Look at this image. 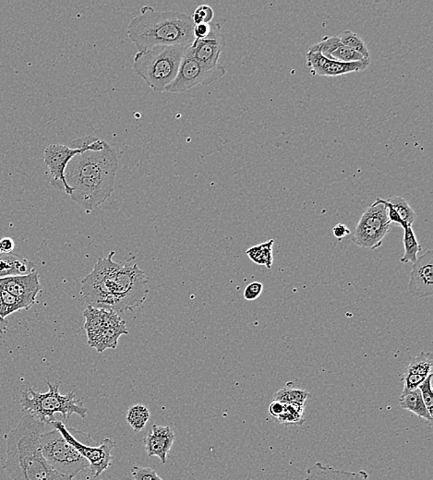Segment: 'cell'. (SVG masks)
I'll use <instances>...</instances> for the list:
<instances>
[{
  "label": "cell",
  "mask_w": 433,
  "mask_h": 480,
  "mask_svg": "<svg viewBox=\"0 0 433 480\" xmlns=\"http://www.w3.org/2000/svg\"><path fill=\"white\" fill-rule=\"evenodd\" d=\"M115 251L98 258L94 269L82 281L81 295L88 306L114 312L134 310L145 303L150 291L149 277L134 258L113 261Z\"/></svg>",
  "instance_id": "cell-1"
},
{
  "label": "cell",
  "mask_w": 433,
  "mask_h": 480,
  "mask_svg": "<svg viewBox=\"0 0 433 480\" xmlns=\"http://www.w3.org/2000/svg\"><path fill=\"white\" fill-rule=\"evenodd\" d=\"M118 169L115 149L97 138L88 149L74 156L66 168L71 200L87 214L92 213L112 195Z\"/></svg>",
  "instance_id": "cell-2"
},
{
  "label": "cell",
  "mask_w": 433,
  "mask_h": 480,
  "mask_svg": "<svg viewBox=\"0 0 433 480\" xmlns=\"http://www.w3.org/2000/svg\"><path fill=\"white\" fill-rule=\"evenodd\" d=\"M47 425L25 414L7 437L4 469L12 480H73L58 474L47 463L40 448V438Z\"/></svg>",
  "instance_id": "cell-3"
},
{
  "label": "cell",
  "mask_w": 433,
  "mask_h": 480,
  "mask_svg": "<svg viewBox=\"0 0 433 480\" xmlns=\"http://www.w3.org/2000/svg\"><path fill=\"white\" fill-rule=\"evenodd\" d=\"M194 23L190 15L180 12H159L153 7L140 8V15L131 21L127 36L138 51L158 46L191 45Z\"/></svg>",
  "instance_id": "cell-4"
},
{
  "label": "cell",
  "mask_w": 433,
  "mask_h": 480,
  "mask_svg": "<svg viewBox=\"0 0 433 480\" xmlns=\"http://www.w3.org/2000/svg\"><path fill=\"white\" fill-rule=\"evenodd\" d=\"M190 45L158 46L138 51L134 70L153 91L166 92L176 78L183 58Z\"/></svg>",
  "instance_id": "cell-5"
},
{
  "label": "cell",
  "mask_w": 433,
  "mask_h": 480,
  "mask_svg": "<svg viewBox=\"0 0 433 480\" xmlns=\"http://www.w3.org/2000/svg\"><path fill=\"white\" fill-rule=\"evenodd\" d=\"M47 386L49 392H36L31 387L21 392V407L23 413L49 426L57 420L55 414H60L65 422L73 414L82 418H86L88 409L84 407L82 399H77L75 392L63 395L60 392V383H47Z\"/></svg>",
  "instance_id": "cell-6"
},
{
  "label": "cell",
  "mask_w": 433,
  "mask_h": 480,
  "mask_svg": "<svg viewBox=\"0 0 433 480\" xmlns=\"http://www.w3.org/2000/svg\"><path fill=\"white\" fill-rule=\"evenodd\" d=\"M40 448L47 463L62 476L73 479L79 472L89 468L88 461L66 441L57 429L53 428L41 435Z\"/></svg>",
  "instance_id": "cell-7"
},
{
  "label": "cell",
  "mask_w": 433,
  "mask_h": 480,
  "mask_svg": "<svg viewBox=\"0 0 433 480\" xmlns=\"http://www.w3.org/2000/svg\"><path fill=\"white\" fill-rule=\"evenodd\" d=\"M50 426L57 429L65 438L66 441L73 445L88 461L92 477L95 479L101 476L103 471L110 468L113 458V451L115 449V442L110 438L103 440L99 445L95 446V444H87L94 442L90 435L66 426L62 421L57 420Z\"/></svg>",
  "instance_id": "cell-8"
},
{
  "label": "cell",
  "mask_w": 433,
  "mask_h": 480,
  "mask_svg": "<svg viewBox=\"0 0 433 480\" xmlns=\"http://www.w3.org/2000/svg\"><path fill=\"white\" fill-rule=\"evenodd\" d=\"M97 137L87 135L73 140L70 146L51 144L44 152L45 164L51 176V186L55 189L71 196V190L65 179V171L71 159L78 153L84 152L91 146Z\"/></svg>",
  "instance_id": "cell-9"
},
{
  "label": "cell",
  "mask_w": 433,
  "mask_h": 480,
  "mask_svg": "<svg viewBox=\"0 0 433 480\" xmlns=\"http://www.w3.org/2000/svg\"><path fill=\"white\" fill-rule=\"evenodd\" d=\"M391 223L387 217L386 206L382 199L377 198L358 221L352 241L356 245L363 249H379L382 241L390 231Z\"/></svg>",
  "instance_id": "cell-10"
},
{
  "label": "cell",
  "mask_w": 433,
  "mask_h": 480,
  "mask_svg": "<svg viewBox=\"0 0 433 480\" xmlns=\"http://www.w3.org/2000/svg\"><path fill=\"white\" fill-rule=\"evenodd\" d=\"M227 73L225 68L222 65L215 66L214 68L206 67L194 60L187 52L183 58L180 70L177 71L176 78L172 84L166 89V92L177 94L188 91L194 86H209L219 81Z\"/></svg>",
  "instance_id": "cell-11"
},
{
  "label": "cell",
  "mask_w": 433,
  "mask_h": 480,
  "mask_svg": "<svg viewBox=\"0 0 433 480\" xmlns=\"http://www.w3.org/2000/svg\"><path fill=\"white\" fill-rule=\"evenodd\" d=\"M227 40L222 33L219 23H211L208 36L203 39H195L188 47V53L201 64L209 68L219 65V60L224 51Z\"/></svg>",
  "instance_id": "cell-12"
},
{
  "label": "cell",
  "mask_w": 433,
  "mask_h": 480,
  "mask_svg": "<svg viewBox=\"0 0 433 480\" xmlns=\"http://www.w3.org/2000/svg\"><path fill=\"white\" fill-rule=\"evenodd\" d=\"M307 65L314 76L336 77L351 73H360L370 65V60L361 62L344 63L324 58L318 50L310 47L306 55Z\"/></svg>",
  "instance_id": "cell-13"
},
{
  "label": "cell",
  "mask_w": 433,
  "mask_h": 480,
  "mask_svg": "<svg viewBox=\"0 0 433 480\" xmlns=\"http://www.w3.org/2000/svg\"><path fill=\"white\" fill-rule=\"evenodd\" d=\"M408 288L409 294L415 298L426 299L433 295L432 249H428L413 264Z\"/></svg>",
  "instance_id": "cell-14"
},
{
  "label": "cell",
  "mask_w": 433,
  "mask_h": 480,
  "mask_svg": "<svg viewBox=\"0 0 433 480\" xmlns=\"http://www.w3.org/2000/svg\"><path fill=\"white\" fill-rule=\"evenodd\" d=\"M0 288L23 299L32 307L36 304V298L42 291L39 275L36 270L21 277L0 278Z\"/></svg>",
  "instance_id": "cell-15"
},
{
  "label": "cell",
  "mask_w": 433,
  "mask_h": 480,
  "mask_svg": "<svg viewBox=\"0 0 433 480\" xmlns=\"http://www.w3.org/2000/svg\"><path fill=\"white\" fill-rule=\"evenodd\" d=\"M176 436L169 426H151L145 439V446L148 457L156 456L160 459L162 465L166 463L167 455L174 444Z\"/></svg>",
  "instance_id": "cell-16"
},
{
  "label": "cell",
  "mask_w": 433,
  "mask_h": 480,
  "mask_svg": "<svg viewBox=\"0 0 433 480\" xmlns=\"http://www.w3.org/2000/svg\"><path fill=\"white\" fill-rule=\"evenodd\" d=\"M85 331L88 339L87 343L99 353H103L106 349H116L119 338L129 333L124 320L116 325L98 326Z\"/></svg>",
  "instance_id": "cell-17"
},
{
  "label": "cell",
  "mask_w": 433,
  "mask_h": 480,
  "mask_svg": "<svg viewBox=\"0 0 433 480\" xmlns=\"http://www.w3.org/2000/svg\"><path fill=\"white\" fill-rule=\"evenodd\" d=\"M313 49L318 50L324 58L339 62H361L368 60L354 50L345 47L340 42L338 36H325L320 43L313 45Z\"/></svg>",
  "instance_id": "cell-18"
},
{
  "label": "cell",
  "mask_w": 433,
  "mask_h": 480,
  "mask_svg": "<svg viewBox=\"0 0 433 480\" xmlns=\"http://www.w3.org/2000/svg\"><path fill=\"white\" fill-rule=\"evenodd\" d=\"M303 480H373L365 470L357 472L342 470L320 462L307 469Z\"/></svg>",
  "instance_id": "cell-19"
},
{
  "label": "cell",
  "mask_w": 433,
  "mask_h": 480,
  "mask_svg": "<svg viewBox=\"0 0 433 480\" xmlns=\"http://www.w3.org/2000/svg\"><path fill=\"white\" fill-rule=\"evenodd\" d=\"M36 272V265L16 254H0V278L10 277H21Z\"/></svg>",
  "instance_id": "cell-20"
},
{
  "label": "cell",
  "mask_w": 433,
  "mask_h": 480,
  "mask_svg": "<svg viewBox=\"0 0 433 480\" xmlns=\"http://www.w3.org/2000/svg\"><path fill=\"white\" fill-rule=\"evenodd\" d=\"M399 403L403 409L410 411L416 416L426 421H430V422L432 421V416L428 411L419 388L413 390V391L402 392Z\"/></svg>",
  "instance_id": "cell-21"
},
{
  "label": "cell",
  "mask_w": 433,
  "mask_h": 480,
  "mask_svg": "<svg viewBox=\"0 0 433 480\" xmlns=\"http://www.w3.org/2000/svg\"><path fill=\"white\" fill-rule=\"evenodd\" d=\"M310 392L306 390L297 388L293 383H288L285 387L278 390L273 394V400L285 404H301L306 405L307 400L310 399Z\"/></svg>",
  "instance_id": "cell-22"
},
{
  "label": "cell",
  "mask_w": 433,
  "mask_h": 480,
  "mask_svg": "<svg viewBox=\"0 0 433 480\" xmlns=\"http://www.w3.org/2000/svg\"><path fill=\"white\" fill-rule=\"evenodd\" d=\"M403 243L405 253H404L400 262L402 264H415L418 260V254L419 251H421L422 248L417 240L412 227L404 228Z\"/></svg>",
  "instance_id": "cell-23"
},
{
  "label": "cell",
  "mask_w": 433,
  "mask_h": 480,
  "mask_svg": "<svg viewBox=\"0 0 433 480\" xmlns=\"http://www.w3.org/2000/svg\"><path fill=\"white\" fill-rule=\"evenodd\" d=\"M273 240H268L267 242L261 245L251 247L247 251V255L252 262L258 265L265 266L267 269H271L273 265Z\"/></svg>",
  "instance_id": "cell-24"
},
{
  "label": "cell",
  "mask_w": 433,
  "mask_h": 480,
  "mask_svg": "<svg viewBox=\"0 0 433 480\" xmlns=\"http://www.w3.org/2000/svg\"><path fill=\"white\" fill-rule=\"evenodd\" d=\"M31 307L32 306L23 299L0 288V316L4 319L12 313L20 312L21 310H30Z\"/></svg>",
  "instance_id": "cell-25"
},
{
  "label": "cell",
  "mask_w": 433,
  "mask_h": 480,
  "mask_svg": "<svg viewBox=\"0 0 433 480\" xmlns=\"http://www.w3.org/2000/svg\"><path fill=\"white\" fill-rule=\"evenodd\" d=\"M432 353L421 352L418 356L411 359L404 373L417 374V375L429 376L432 373Z\"/></svg>",
  "instance_id": "cell-26"
},
{
  "label": "cell",
  "mask_w": 433,
  "mask_h": 480,
  "mask_svg": "<svg viewBox=\"0 0 433 480\" xmlns=\"http://www.w3.org/2000/svg\"><path fill=\"white\" fill-rule=\"evenodd\" d=\"M285 404V403H284ZM305 405L301 404H285L282 414L276 418L280 424L301 426L305 421Z\"/></svg>",
  "instance_id": "cell-27"
},
{
  "label": "cell",
  "mask_w": 433,
  "mask_h": 480,
  "mask_svg": "<svg viewBox=\"0 0 433 480\" xmlns=\"http://www.w3.org/2000/svg\"><path fill=\"white\" fill-rule=\"evenodd\" d=\"M150 411L145 405H132L127 412V422L135 432L143 431L150 420Z\"/></svg>",
  "instance_id": "cell-28"
},
{
  "label": "cell",
  "mask_w": 433,
  "mask_h": 480,
  "mask_svg": "<svg viewBox=\"0 0 433 480\" xmlns=\"http://www.w3.org/2000/svg\"><path fill=\"white\" fill-rule=\"evenodd\" d=\"M388 203H391L397 211L398 216L401 220L408 227H412L413 223L415 222L417 214L414 212L411 206L409 205L408 201L399 196H392L386 200Z\"/></svg>",
  "instance_id": "cell-29"
},
{
  "label": "cell",
  "mask_w": 433,
  "mask_h": 480,
  "mask_svg": "<svg viewBox=\"0 0 433 480\" xmlns=\"http://www.w3.org/2000/svg\"><path fill=\"white\" fill-rule=\"evenodd\" d=\"M338 38L345 47L354 50L367 60H370V52H369L368 47H367L365 42L357 34L353 33L352 31H345L344 33L338 36Z\"/></svg>",
  "instance_id": "cell-30"
},
{
  "label": "cell",
  "mask_w": 433,
  "mask_h": 480,
  "mask_svg": "<svg viewBox=\"0 0 433 480\" xmlns=\"http://www.w3.org/2000/svg\"><path fill=\"white\" fill-rule=\"evenodd\" d=\"M190 17L194 25H201V23H211L214 18V12L208 5H201V6L196 8Z\"/></svg>",
  "instance_id": "cell-31"
},
{
  "label": "cell",
  "mask_w": 433,
  "mask_h": 480,
  "mask_svg": "<svg viewBox=\"0 0 433 480\" xmlns=\"http://www.w3.org/2000/svg\"><path fill=\"white\" fill-rule=\"evenodd\" d=\"M432 373L430 374V375L426 378V380H425L423 383L419 386V390L421 391V397L422 399H423L424 404L426 405L428 411H429V413L432 416L433 408V392L432 387Z\"/></svg>",
  "instance_id": "cell-32"
},
{
  "label": "cell",
  "mask_w": 433,
  "mask_h": 480,
  "mask_svg": "<svg viewBox=\"0 0 433 480\" xmlns=\"http://www.w3.org/2000/svg\"><path fill=\"white\" fill-rule=\"evenodd\" d=\"M427 377L426 376L417 375V374L403 373L402 378H401V381H404L403 392L418 389Z\"/></svg>",
  "instance_id": "cell-33"
},
{
  "label": "cell",
  "mask_w": 433,
  "mask_h": 480,
  "mask_svg": "<svg viewBox=\"0 0 433 480\" xmlns=\"http://www.w3.org/2000/svg\"><path fill=\"white\" fill-rule=\"evenodd\" d=\"M132 477L134 480H164L158 476L153 469L150 468H140V466H134L132 468Z\"/></svg>",
  "instance_id": "cell-34"
},
{
  "label": "cell",
  "mask_w": 433,
  "mask_h": 480,
  "mask_svg": "<svg viewBox=\"0 0 433 480\" xmlns=\"http://www.w3.org/2000/svg\"><path fill=\"white\" fill-rule=\"evenodd\" d=\"M264 290V285L260 282H252L246 286L244 290V299L248 301H256L262 295Z\"/></svg>",
  "instance_id": "cell-35"
},
{
  "label": "cell",
  "mask_w": 433,
  "mask_h": 480,
  "mask_svg": "<svg viewBox=\"0 0 433 480\" xmlns=\"http://www.w3.org/2000/svg\"><path fill=\"white\" fill-rule=\"evenodd\" d=\"M382 203H384V205L386 206L387 217L391 224L392 223H394V224L400 225V227H403V229L404 228L408 227V225H406L405 223L401 220L400 216H398L397 211L395 210V208L392 206L391 203H388L386 200H382Z\"/></svg>",
  "instance_id": "cell-36"
},
{
  "label": "cell",
  "mask_w": 433,
  "mask_h": 480,
  "mask_svg": "<svg viewBox=\"0 0 433 480\" xmlns=\"http://www.w3.org/2000/svg\"><path fill=\"white\" fill-rule=\"evenodd\" d=\"M210 30H211V23H201V25H194V38H204L208 36Z\"/></svg>",
  "instance_id": "cell-37"
},
{
  "label": "cell",
  "mask_w": 433,
  "mask_h": 480,
  "mask_svg": "<svg viewBox=\"0 0 433 480\" xmlns=\"http://www.w3.org/2000/svg\"><path fill=\"white\" fill-rule=\"evenodd\" d=\"M284 407H285V404H284V403L273 400V402L271 403L269 405V409H268V411H269L270 416H272L273 418L276 420V418L282 414Z\"/></svg>",
  "instance_id": "cell-38"
},
{
  "label": "cell",
  "mask_w": 433,
  "mask_h": 480,
  "mask_svg": "<svg viewBox=\"0 0 433 480\" xmlns=\"http://www.w3.org/2000/svg\"><path fill=\"white\" fill-rule=\"evenodd\" d=\"M333 233L334 237L338 238V240H341V238H344L347 237V236L351 234L349 227L344 224H337L336 227L333 228Z\"/></svg>",
  "instance_id": "cell-39"
},
{
  "label": "cell",
  "mask_w": 433,
  "mask_h": 480,
  "mask_svg": "<svg viewBox=\"0 0 433 480\" xmlns=\"http://www.w3.org/2000/svg\"><path fill=\"white\" fill-rule=\"evenodd\" d=\"M14 242L10 238H4L0 240V253H10L14 249Z\"/></svg>",
  "instance_id": "cell-40"
},
{
  "label": "cell",
  "mask_w": 433,
  "mask_h": 480,
  "mask_svg": "<svg viewBox=\"0 0 433 480\" xmlns=\"http://www.w3.org/2000/svg\"><path fill=\"white\" fill-rule=\"evenodd\" d=\"M8 331V320L0 316V333Z\"/></svg>",
  "instance_id": "cell-41"
},
{
  "label": "cell",
  "mask_w": 433,
  "mask_h": 480,
  "mask_svg": "<svg viewBox=\"0 0 433 480\" xmlns=\"http://www.w3.org/2000/svg\"><path fill=\"white\" fill-rule=\"evenodd\" d=\"M0 254H1V253H0Z\"/></svg>",
  "instance_id": "cell-42"
}]
</instances>
